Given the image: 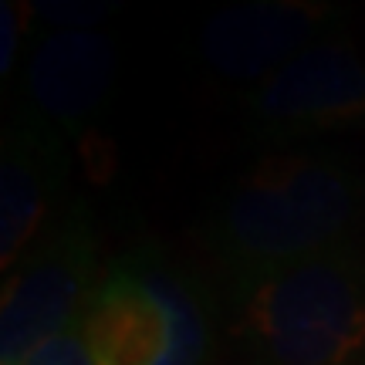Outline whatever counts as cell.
<instances>
[{
    "label": "cell",
    "mask_w": 365,
    "mask_h": 365,
    "mask_svg": "<svg viewBox=\"0 0 365 365\" xmlns=\"http://www.w3.org/2000/svg\"><path fill=\"white\" fill-rule=\"evenodd\" d=\"M34 4L44 21L61 24L65 31H85L118 7V0H34Z\"/></svg>",
    "instance_id": "10"
},
{
    "label": "cell",
    "mask_w": 365,
    "mask_h": 365,
    "mask_svg": "<svg viewBox=\"0 0 365 365\" xmlns=\"http://www.w3.org/2000/svg\"><path fill=\"white\" fill-rule=\"evenodd\" d=\"M0 247L4 264H11L24 244L34 237L41 217H44V182L41 173L31 166V159L21 153L4 159L0 170Z\"/></svg>",
    "instance_id": "8"
},
{
    "label": "cell",
    "mask_w": 365,
    "mask_h": 365,
    "mask_svg": "<svg viewBox=\"0 0 365 365\" xmlns=\"http://www.w3.org/2000/svg\"><path fill=\"white\" fill-rule=\"evenodd\" d=\"M257 108L281 118H345L365 112V65L339 44L291 58L257 95Z\"/></svg>",
    "instance_id": "6"
},
{
    "label": "cell",
    "mask_w": 365,
    "mask_h": 365,
    "mask_svg": "<svg viewBox=\"0 0 365 365\" xmlns=\"http://www.w3.org/2000/svg\"><path fill=\"white\" fill-rule=\"evenodd\" d=\"M17 365H95V355L81 331V322H75L61 328L58 335L44 339L38 349H31Z\"/></svg>",
    "instance_id": "9"
},
{
    "label": "cell",
    "mask_w": 365,
    "mask_h": 365,
    "mask_svg": "<svg viewBox=\"0 0 365 365\" xmlns=\"http://www.w3.org/2000/svg\"><path fill=\"white\" fill-rule=\"evenodd\" d=\"M95 365H200L207 325L196 301L163 274L108 277L81 318Z\"/></svg>",
    "instance_id": "3"
},
{
    "label": "cell",
    "mask_w": 365,
    "mask_h": 365,
    "mask_svg": "<svg viewBox=\"0 0 365 365\" xmlns=\"http://www.w3.org/2000/svg\"><path fill=\"white\" fill-rule=\"evenodd\" d=\"M115 51L98 31H58L31 61V95L54 118H81L102 102Z\"/></svg>",
    "instance_id": "7"
},
{
    "label": "cell",
    "mask_w": 365,
    "mask_h": 365,
    "mask_svg": "<svg viewBox=\"0 0 365 365\" xmlns=\"http://www.w3.org/2000/svg\"><path fill=\"white\" fill-rule=\"evenodd\" d=\"M312 0H247L227 7L203 31V54L210 65L234 78H254L291 61L318 24Z\"/></svg>",
    "instance_id": "4"
},
{
    "label": "cell",
    "mask_w": 365,
    "mask_h": 365,
    "mask_svg": "<svg viewBox=\"0 0 365 365\" xmlns=\"http://www.w3.org/2000/svg\"><path fill=\"white\" fill-rule=\"evenodd\" d=\"M349 182L314 159H274L254 173L227 210V230L254 257H298L349 220Z\"/></svg>",
    "instance_id": "2"
},
{
    "label": "cell",
    "mask_w": 365,
    "mask_h": 365,
    "mask_svg": "<svg viewBox=\"0 0 365 365\" xmlns=\"http://www.w3.org/2000/svg\"><path fill=\"white\" fill-rule=\"evenodd\" d=\"M85 291V261L75 250H54L14 277L0 314V362L17 365L31 349L75 325Z\"/></svg>",
    "instance_id": "5"
},
{
    "label": "cell",
    "mask_w": 365,
    "mask_h": 365,
    "mask_svg": "<svg viewBox=\"0 0 365 365\" xmlns=\"http://www.w3.org/2000/svg\"><path fill=\"white\" fill-rule=\"evenodd\" d=\"M247 322L281 365H349L365 349V291L339 264L308 261L267 277Z\"/></svg>",
    "instance_id": "1"
},
{
    "label": "cell",
    "mask_w": 365,
    "mask_h": 365,
    "mask_svg": "<svg viewBox=\"0 0 365 365\" xmlns=\"http://www.w3.org/2000/svg\"><path fill=\"white\" fill-rule=\"evenodd\" d=\"M0 24H4V31H0L4 34V41H0V71H11V61H14V54H17V34H21L11 0L0 4Z\"/></svg>",
    "instance_id": "11"
}]
</instances>
